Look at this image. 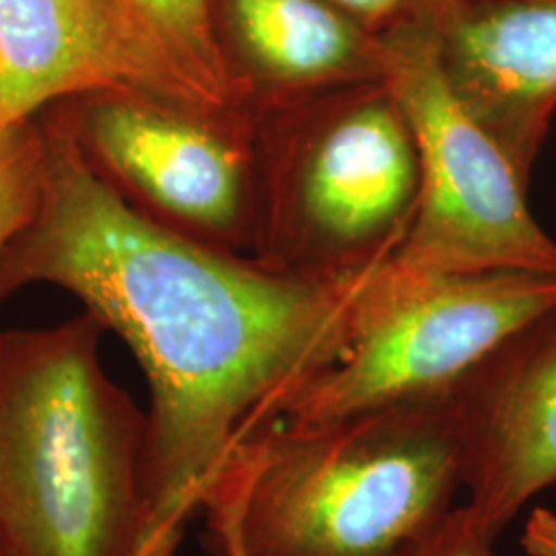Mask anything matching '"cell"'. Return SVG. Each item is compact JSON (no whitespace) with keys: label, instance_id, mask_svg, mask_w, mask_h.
<instances>
[{"label":"cell","instance_id":"cell-11","mask_svg":"<svg viewBox=\"0 0 556 556\" xmlns=\"http://www.w3.org/2000/svg\"><path fill=\"white\" fill-rule=\"evenodd\" d=\"M239 48L266 79L319 87L379 77L381 36L326 0H227Z\"/></svg>","mask_w":556,"mask_h":556},{"label":"cell","instance_id":"cell-5","mask_svg":"<svg viewBox=\"0 0 556 556\" xmlns=\"http://www.w3.org/2000/svg\"><path fill=\"white\" fill-rule=\"evenodd\" d=\"M392 252L379 264L337 358L285 402L273 425L318 427L450 394L556 305V275H417L397 268Z\"/></svg>","mask_w":556,"mask_h":556},{"label":"cell","instance_id":"cell-2","mask_svg":"<svg viewBox=\"0 0 556 556\" xmlns=\"http://www.w3.org/2000/svg\"><path fill=\"white\" fill-rule=\"evenodd\" d=\"M464 445L454 392L328 425H270L204 503L248 556H408L454 511Z\"/></svg>","mask_w":556,"mask_h":556},{"label":"cell","instance_id":"cell-17","mask_svg":"<svg viewBox=\"0 0 556 556\" xmlns=\"http://www.w3.org/2000/svg\"><path fill=\"white\" fill-rule=\"evenodd\" d=\"M208 530L219 546L220 556H248L243 553L231 523L223 517L208 516Z\"/></svg>","mask_w":556,"mask_h":556},{"label":"cell","instance_id":"cell-8","mask_svg":"<svg viewBox=\"0 0 556 556\" xmlns=\"http://www.w3.org/2000/svg\"><path fill=\"white\" fill-rule=\"evenodd\" d=\"M445 77L528 179L556 110V0H425Z\"/></svg>","mask_w":556,"mask_h":556},{"label":"cell","instance_id":"cell-9","mask_svg":"<svg viewBox=\"0 0 556 556\" xmlns=\"http://www.w3.org/2000/svg\"><path fill=\"white\" fill-rule=\"evenodd\" d=\"M91 149L179 219L229 227L241 204V160L213 119L124 96H100L85 118Z\"/></svg>","mask_w":556,"mask_h":556},{"label":"cell","instance_id":"cell-3","mask_svg":"<svg viewBox=\"0 0 556 556\" xmlns=\"http://www.w3.org/2000/svg\"><path fill=\"white\" fill-rule=\"evenodd\" d=\"M103 324L0 332L2 556H139L147 429L105 376Z\"/></svg>","mask_w":556,"mask_h":556},{"label":"cell","instance_id":"cell-16","mask_svg":"<svg viewBox=\"0 0 556 556\" xmlns=\"http://www.w3.org/2000/svg\"><path fill=\"white\" fill-rule=\"evenodd\" d=\"M521 546L528 556H556V514L551 509H534L526 519Z\"/></svg>","mask_w":556,"mask_h":556},{"label":"cell","instance_id":"cell-7","mask_svg":"<svg viewBox=\"0 0 556 556\" xmlns=\"http://www.w3.org/2000/svg\"><path fill=\"white\" fill-rule=\"evenodd\" d=\"M466 509L493 540L556 484V305L456 390Z\"/></svg>","mask_w":556,"mask_h":556},{"label":"cell","instance_id":"cell-10","mask_svg":"<svg viewBox=\"0 0 556 556\" xmlns=\"http://www.w3.org/2000/svg\"><path fill=\"white\" fill-rule=\"evenodd\" d=\"M379 89L324 126L301 167L303 217L340 245L383 233L417 200L415 140L396 103Z\"/></svg>","mask_w":556,"mask_h":556},{"label":"cell","instance_id":"cell-12","mask_svg":"<svg viewBox=\"0 0 556 556\" xmlns=\"http://www.w3.org/2000/svg\"><path fill=\"white\" fill-rule=\"evenodd\" d=\"M200 100L219 116L236 79L217 34L213 0H118Z\"/></svg>","mask_w":556,"mask_h":556},{"label":"cell","instance_id":"cell-4","mask_svg":"<svg viewBox=\"0 0 556 556\" xmlns=\"http://www.w3.org/2000/svg\"><path fill=\"white\" fill-rule=\"evenodd\" d=\"M378 83L415 140V217L392 262L417 275H556V241L526 202L528 179L445 77L427 9L379 31Z\"/></svg>","mask_w":556,"mask_h":556},{"label":"cell","instance_id":"cell-13","mask_svg":"<svg viewBox=\"0 0 556 556\" xmlns=\"http://www.w3.org/2000/svg\"><path fill=\"white\" fill-rule=\"evenodd\" d=\"M43 155V135L29 119L0 132V254L38 208Z\"/></svg>","mask_w":556,"mask_h":556},{"label":"cell","instance_id":"cell-1","mask_svg":"<svg viewBox=\"0 0 556 556\" xmlns=\"http://www.w3.org/2000/svg\"><path fill=\"white\" fill-rule=\"evenodd\" d=\"M43 149L38 208L0 254V298L62 287L139 358L151 388L139 556H174L239 450L337 358L396 243L324 273L258 268L144 219L71 128Z\"/></svg>","mask_w":556,"mask_h":556},{"label":"cell","instance_id":"cell-18","mask_svg":"<svg viewBox=\"0 0 556 556\" xmlns=\"http://www.w3.org/2000/svg\"><path fill=\"white\" fill-rule=\"evenodd\" d=\"M0 556H2V551H0Z\"/></svg>","mask_w":556,"mask_h":556},{"label":"cell","instance_id":"cell-15","mask_svg":"<svg viewBox=\"0 0 556 556\" xmlns=\"http://www.w3.org/2000/svg\"><path fill=\"white\" fill-rule=\"evenodd\" d=\"M371 31H386L425 9V0H326Z\"/></svg>","mask_w":556,"mask_h":556},{"label":"cell","instance_id":"cell-6","mask_svg":"<svg viewBox=\"0 0 556 556\" xmlns=\"http://www.w3.org/2000/svg\"><path fill=\"white\" fill-rule=\"evenodd\" d=\"M73 93L215 119L118 0H0V132Z\"/></svg>","mask_w":556,"mask_h":556},{"label":"cell","instance_id":"cell-14","mask_svg":"<svg viewBox=\"0 0 556 556\" xmlns=\"http://www.w3.org/2000/svg\"><path fill=\"white\" fill-rule=\"evenodd\" d=\"M408 556H497L495 540L478 528L464 507H454L438 528Z\"/></svg>","mask_w":556,"mask_h":556}]
</instances>
